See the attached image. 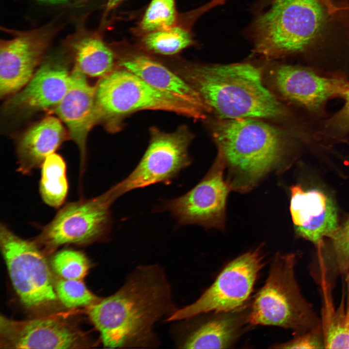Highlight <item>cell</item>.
Wrapping results in <instances>:
<instances>
[{"instance_id":"obj_1","label":"cell","mask_w":349,"mask_h":349,"mask_svg":"<svg viewBox=\"0 0 349 349\" xmlns=\"http://www.w3.org/2000/svg\"><path fill=\"white\" fill-rule=\"evenodd\" d=\"M176 309L170 285L158 265L138 267L114 294L89 307V317L110 348L155 347L156 322Z\"/></svg>"},{"instance_id":"obj_2","label":"cell","mask_w":349,"mask_h":349,"mask_svg":"<svg viewBox=\"0 0 349 349\" xmlns=\"http://www.w3.org/2000/svg\"><path fill=\"white\" fill-rule=\"evenodd\" d=\"M181 77L220 119L276 118L285 109L264 85L260 70L249 63L193 64Z\"/></svg>"},{"instance_id":"obj_3","label":"cell","mask_w":349,"mask_h":349,"mask_svg":"<svg viewBox=\"0 0 349 349\" xmlns=\"http://www.w3.org/2000/svg\"><path fill=\"white\" fill-rule=\"evenodd\" d=\"M213 136L218 154L227 167L232 190H251L275 168L283 151L282 132L259 118L246 117L217 121Z\"/></svg>"},{"instance_id":"obj_4","label":"cell","mask_w":349,"mask_h":349,"mask_svg":"<svg viewBox=\"0 0 349 349\" xmlns=\"http://www.w3.org/2000/svg\"><path fill=\"white\" fill-rule=\"evenodd\" d=\"M296 264L293 254L275 256L268 278L248 310V324L280 327L295 335L322 331L321 318L301 293L296 279Z\"/></svg>"},{"instance_id":"obj_5","label":"cell","mask_w":349,"mask_h":349,"mask_svg":"<svg viewBox=\"0 0 349 349\" xmlns=\"http://www.w3.org/2000/svg\"><path fill=\"white\" fill-rule=\"evenodd\" d=\"M325 20L317 0H272L253 24L254 52L275 59L302 51L317 38Z\"/></svg>"},{"instance_id":"obj_6","label":"cell","mask_w":349,"mask_h":349,"mask_svg":"<svg viewBox=\"0 0 349 349\" xmlns=\"http://www.w3.org/2000/svg\"><path fill=\"white\" fill-rule=\"evenodd\" d=\"M96 123L112 121L141 110L177 113L194 119H204L206 112L185 100L159 90L125 69L111 71L95 86Z\"/></svg>"},{"instance_id":"obj_7","label":"cell","mask_w":349,"mask_h":349,"mask_svg":"<svg viewBox=\"0 0 349 349\" xmlns=\"http://www.w3.org/2000/svg\"><path fill=\"white\" fill-rule=\"evenodd\" d=\"M264 255L258 248L245 253L229 262L213 284L195 301L175 310L167 321L191 318L213 312H228L244 306L264 265Z\"/></svg>"},{"instance_id":"obj_8","label":"cell","mask_w":349,"mask_h":349,"mask_svg":"<svg viewBox=\"0 0 349 349\" xmlns=\"http://www.w3.org/2000/svg\"><path fill=\"white\" fill-rule=\"evenodd\" d=\"M149 145L135 169L110 188L116 199L134 189L168 184L190 165L188 148L193 135L186 126L171 132L151 127Z\"/></svg>"},{"instance_id":"obj_9","label":"cell","mask_w":349,"mask_h":349,"mask_svg":"<svg viewBox=\"0 0 349 349\" xmlns=\"http://www.w3.org/2000/svg\"><path fill=\"white\" fill-rule=\"evenodd\" d=\"M0 246L12 285L22 303L34 308L56 300L50 271L36 244L0 227Z\"/></svg>"},{"instance_id":"obj_10","label":"cell","mask_w":349,"mask_h":349,"mask_svg":"<svg viewBox=\"0 0 349 349\" xmlns=\"http://www.w3.org/2000/svg\"><path fill=\"white\" fill-rule=\"evenodd\" d=\"M63 23L52 21L27 30L7 29L0 44V95L15 94L30 80Z\"/></svg>"},{"instance_id":"obj_11","label":"cell","mask_w":349,"mask_h":349,"mask_svg":"<svg viewBox=\"0 0 349 349\" xmlns=\"http://www.w3.org/2000/svg\"><path fill=\"white\" fill-rule=\"evenodd\" d=\"M115 200L109 189L95 197L67 204L43 227L39 240L56 247L83 244L102 238L111 229V206Z\"/></svg>"},{"instance_id":"obj_12","label":"cell","mask_w":349,"mask_h":349,"mask_svg":"<svg viewBox=\"0 0 349 349\" xmlns=\"http://www.w3.org/2000/svg\"><path fill=\"white\" fill-rule=\"evenodd\" d=\"M225 168L223 159L217 154L209 170L194 187L181 196L164 201L160 209L169 211L179 225L223 228L226 199L232 190L224 177Z\"/></svg>"},{"instance_id":"obj_13","label":"cell","mask_w":349,"mask_h":349,"mask_svg":"<svg viewBox=\"0 0 349 349\" xmlns=\"http://www.w3.org/2000/svg\"><path fill=\"white\" fill-rule=\"evenodd\" d=\"M271 79L283 97L313 112L320 111L328 100L341 97L349 89V82L344 78L325 77L310 69L292 65L276 66Z\"/></svg>"},{"instance_id":"obj_14","label":"cell","mask_w":349,"mask_h":349,"mask_svg":"<svg viewBox=\"0 0 349 349\" xmlns=\"http://www.w3.org/2000/svg\"><path fill=\"white\" fill-rule=\"evenodd\" d=\"M71 80L64 53L54 54L43 62L24 88L7 100L5 109L8 112L28 114L55 108Z\"/></svg>"},{"instance_id":"obj_15","label":"cell","mask_w":349,"mask_h":349,"mask_svg":"<svg viewBox=\"0 0 349 349\" xmlns=\"http://www.w3.org/2000/svg\"><path fill=\"white\" fill-rule=\"evenodd\" d=\"M0 345L4 348H78L81 337L65 323L51 318L17 321L0 318Z\"/></svg>"},{"instance_id":"obj_16","label":"cell","mask_w":349,"mask_h":349,"mask_svg":"<svg viewBox=\"0 0 349 349\" xmlns=\"http://www.w3.org/2000/svg\"><path fill=\"white\" fill-rule=\"evenodd\" d=\"M290 190V210L297 233L320 247L324 238L331 237L338 227L333 202L319 190H304L293 186Z\"/></svg>"},{"instance_id":"obj_17","label":"cell","mask_w":349,"mask_h":349,"mask_svg":"<svg viewBox=\"0 0 349 349\" xmlns=\"http://www.w3.org/2000/svg\"><path fill=\"white\" fill-rule=\"evenodd\" d=\"M71 78L67 92L54 108L55 113L66 125L70 136L79 148L82 172L86 160L87 135L96 124L95 86L91 85L85 75L75 66L71 73Z\"/></svg>"},{"instance_id":"obj_18","label":"cell","mask_w":349,"mask_h":349,"mask_svg":"<svg viewBox=\"0 0 349 349\" xmlns=\"http://www.w3.org/2000/svg\"><path fill=\"white\" fill-rule=\"evenodd\" d=\"M64 137L63 127L55 117H47L32 126L17 143L18 171L29 174L41 167L46 158L60 146Z\"/></svg>"},{"instance_id":"obj_19","label":"cell","mask_w":349,"mask_h":349,"mask_svg":"<svg viewBox=\"0 0 349 349\" xmlns=\"http://www.w3.org/2000/svg\"><path fill=\"white\" fill-rule=\"evenodd\" d=\"M120 64L152 87L176 96L198 109L209 112L199 94L182 77L160 63L143 55L124 58Z\"/></svg>"},{"instance_id":"obj_20","label":"cell","mask_w":349,"mask_h":349,"mask_svg":"<svg viewBox=\"0 0 349 349\" xmlns=\"http://www.w3.org/2000/svg\"><path fill=\"white\" fill-rule=\"evenodd\" d=\"M241 310V309H240ZM238 310L217 314L203 322L187 334L180 344L185 349H227L240 335L247 315Z\"/></svg>"},{"instance_id":"obj_21","label":"cell","mask_w":349,"mask_h":349,"mask_svg":"<svg viewBox=\"0 0 349 349\" xmlns=\"http://www.w3.org/2000/svg\"><path fill=\"white\" fill-rule=\"evenodd\" d=\"M64 43L65 47L73 55L74 66L85 76L102 78L112 71L113 53L95 33L80 28Z\"/></svg>"},{"instance_id":"obj_22","label":"cell","mask_w":349,"mask_h":349,"mask_svg":"<svg viewBox=\"0 0 349 349\" xmlns=\"http://www.w3.org/2000/svg\"><path fill=\"white\" fill-rule=\"evenodd\" d=\"M344 275L342 299L337 308L331 300L330 289L322 288L321 321L325 349H349V272Z\"/></svg>"},{"instance_id":"obj_23","label":"cell","mask_w":349,"mask_h":349,"mask_svg":"<svg viewBox=\"0 0 349 349\" xmlns=\"http://www.w3.org/2000/svg\"><path fill=\"white\" fill-rule=\"evenodd\" d=\"M328 248H321L314 269L319 277L332 284L333 278L349 272V220L329 238Z\"/></svg>"},{"instance_id":"obj_24","label":"cell","mask_w":349,"mask_h":349,"mask_svg":"<svg viewBox=\"0 0 349 349\" xmlns=\"http://www.w3.org/2000/svg\"><path fill=\"white\" fill-rule=\"evenodd\" d=\"M39 191L41 197L48 206L58 208L66 199L68 183L66 176V164L59 154L48 156L41 165Z\"/></svg>"},{"instance_id":"obj_25","label":"cell","mask_w":349,"mask_h":349,"mask_svg":"<svg viewBox=\"0 0 349 349\" xmlns=\"http://www.w3.org/2000/svg\"><path fill=\"white\" fill-rule=\"evenodd\" d=\"M192 40L190 33L179 27L150 32L144 38L148 49L162 55H173L188 47Z\"/></svg>"},{"instance_id":"obj_26","label":"cell","mask_w":349,"mask_h":349,"mask_svg":"<svg viewBox=\"0 0 349 349\" xmlns=\"http://www.w3.org/2000/svg\"><path fill=\"white\" fill-rule=\"evenodd\" d=\"M51 266L58 274L65 279L81 280L89 269V263L85 255L70 249L56 254L52 259Z\"/></svg>"},{"instance_id":"obj_27","label":"cell","mask_w":349,"mask_h":349,"mask_svg":"<svg viewBox=\"0 0 349 349\" xmlns=\"http://www.w3.org/2000/svg\"><path fill=\"white\" fill-rule=\"evenodd\" d=\"M175 0H152L142 20V29L148 32L174 26L176 21Z\"/></svg>"},{"instance_id":"obj_28","label":"cell","mask_w":349,"mask_h":349,"mask_svg":"<svg viewBox=\"0 0 349 349\" xmlns=\"http://www.w3.org/2000/svg\"><path fill=\"white\" fill-rule=\"evenodd\" d=\"M55 290L61 302L68 308L90 306L99 300L79 280H60Z\"/></svg>"},{"instance_id":"obj_29","label":"cell","mask_w":349,"mask_h":349,"mask_svg":"<svg viewBox=\"0 0 349 349\" xmlns=\"http://www.w3.org/2000/svg\"><path fill=\"white\" fill-rule=\"evenodd\" d=\"M276 349H325L322 331H313L296 335L291 340L274 345Z\"/></svg>"},{"instance_id":"obj_30","label":"cell","mask_w":349,"mask_h":349,"mask_svg":"<svg viewBox=\"0 0 349 349\" xmlns=\"http://www.w3.org/2000/svg\"><path fill=\"white\" fill-rule=\"evenodd\" d=\"M341 97L345 101L343 107L327 121L325 126L328 132L337 134L349 131V89Z\"/></svg>"},{"instance_id":"obj_31","label":"cell","mask_w":349,"mask_h":349,"mask_svg":"<svg viewBox=\"0 0 349 349\" xmlns=\"http://www.w3.org/2000/svg\"><path fill=\"white\" fill-rule=\"evenodd\" d=\"M38 3L46 5H63L79 2L82 0H32Z\"/></svg>"},{"instance_id":"obj_32","label":"cell","mask_w":349,"mask_h":349,"mask_svg":"<svg viewBox=\"0 0 349 349\" xmlns=\"http://www.w3.org/2000/svg\"><path fill=\"white\" fill-rule=\"evenodd\" d=\"M124 0H108L106 6V10L109 11L113 9Z\"/></svg>"},{"instance_id":"obj_33","label":"cell","mask_w":349,"mask_h":349,"mask_svg":"<svg viewBox=\"0 0 349 349\" xmlns=\"http://www.w3.org/2000/svg\"><path fill=\"white\" fill-rule=\"evenodd\" d=\"M225 0H212L208 4L207 6L205 8H211L212 7H214L216 5H217L219 4H221L222 2L224 1Z\"/></svg>"}]
</instances>
